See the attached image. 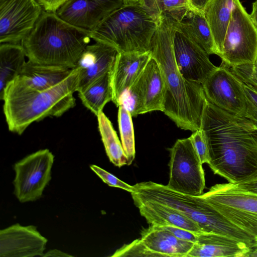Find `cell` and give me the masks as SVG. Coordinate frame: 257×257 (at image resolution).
Listing matches in <instances>:
<instances>
[{"label": "cell", "mask_w": 257, "mask_h": 257, "mask_svg": "<svg viewBox=\"0 0 257 257\" xmlns=\"http://www.w3.org/2000/svg\"><path fill=\"white\" fill-rule=\"evenodd\" d=\"M200 128L214 174L233 184L257 178V126L252 121L207 100Z\"/></svg>", "instance_id": "1"}, {"label": "cell", "mask_w": 257, "mask_h": 257, "mask_svg": "<svg viewBox=\"0 0 257 257\" xmlns=\"http://www.w3.org/2000/svg\"><path fill=\"white\" fill-rule=\"evenodd\" d=\"M175 23L165 15L159 19L150 51L164 80L163 112L178 127L193 132L200 128L207 98L202 84L186 80L176 64L173 49Z\"/></svg>", "instance_id": "2"}, {"label": "cell", "mask_w": 257, "mask_h": 257, "mask_svg": "<svg viewBox=\"0 0 257 257\" xmlns=\"http://www.w3.org/2000/svg\"><path fill=\"white\" fill-rule=\"evenodd\" d=\"M79 70L75 67L63 81L40 90L26 84L19 76L9 83L0 98L10 131L22 135L32 123L49 116L58 117L73 107Z\"/></svg>", "instance_id": "3"}, {"label": "cell", "mask_w": 257, "mask_h": 257, "mask_svg": "<svg viewBox=\"0 0 257 257\" xmlns=\"http://www.w3.org/2000/svg\"><path fill=\"white\" fill-rule=\"evenodd\" d=\"M90 39V32L68 23L55 13L43 11L21 44L29 60L73 69Z\"/></svg>", "instance_id": "4"}, {"label": "cell", "mask_w": 257, "mask_h": 257, "mask_svg": "<svg viewBox=\"0 0 257 257\" xmlns=\"http://www.w3.org/2000/svg\"><path fill=\"white\" fill-rule=\"evenodd\" d=\"M134 193L177 210L206 233L231 237L251 244L253 238L238 228L200 196H192L174 191L167 185L145 181L134 185Z\"/></svg>", "instance_id": "5"}, {"label": "cell", "mask_w": 257, "mask_h": 257, "mask_svg": "<svg viewBox=\"0 0 257 257\" xmlns=\"http://www.w3.org/2000/svg\"><path fill=\"white\" fill-rule=\"evenodd\" d=\"M158 21L139 4H124L90 32L91 38L114 47L119 52L150 51Z\"/></svg>", "instance_id": "6"}, {"label": "cell", "mask_w": 257, "mask_h": 257, "mask_svg": "<svg viewBox=\"0 0 257 257\" xmlns=\"http://www.w3.org/2000/svg\"><path fill=\"white\" fill-rule=\"evenodd\" d=\"M201 196L257 243V195L239 190L229 182L216 184Z\"/></svg>", "instance_id": "7"}, {"label": "cell", "mask_w": 257, "mask_h": 257, "mask_svg": "<svg viewBox=\"0 0 257 257\" xmlns=\"http://www.w3.org/2000/svg\"><path fill=\"white\" fill-rule=\"evenodd\" d=\"M220 57L229 66L254 64L257 60V29L239 0H233Z\"/></svg>", "instance_id": "8"}, {"label": "cell", "mask_w": 257, "mask_h": 257, "mask_svg": "<svg viewBox=\"0 0 257 257\" xmlns=\"http://www.w3.org/2000/svg\"><path fill=\"white\" fill-rule=\"evenodd\" d=\"M169 150V180L167 186L185 194L202 195L205 187L203 164L190 137L177 140Z\"/></svg>", "instance_id": "9"}, {"label": "cell", "mask_w": 257, "mask_h": 257, "mask_svg": "<svg viewBox=\"0 0 257 257\" xmlns=\"http://www.w3.org/2000/svg\"><path fill=\"white\" fill-rule=\"evenodd\" d=\"M54 160L52 153L46 149L26 156L14 165V193L19 201H34L41 197L51 179Z\"/></svg>", "instance_id": "10"}, {"label": "cell", "mask_w": 257, "mask_h": 257, "mask_svg": "<svg viewBox=\"0 0 257 257\" xmlns=\"http://www.w3.org/2000/svg\"><path fill=\"white\" fill-rule=\"evenodd\" d=\"M202 85L208 101L228 112L245 117L244 91L239 79L229 66L222 62Z\"/></svg>", "instance_id": "11"}, {"label": "cell", "mask_w": 257, "mask_h": 257, "mask_svg": "<svg viewBox=\"0 0 257 257\" xmlns=\"http://www.w3.org/2000/svg\"><path fill=\"white\" fill-rule=\"evenodd\" d=\"M36 0H0V42L21 44L43 10Z\"/></svg>", "instance_id": "12"}, {"label": "cell", "mask_w": 257, "mask_h": 257, "mask_svg": "<svg viewBox=\"0 0 257 257\" xmlns=\"http://www.w3.org/2000/svg\"><path fill=\"white\" fill-rule=\"evenodd\" d=\"M173 49L178 68L189 81L202 84L217 68L210 61L209 55L202 47L177 29Z\"/></svg>", "instance_id": "13"}, {"label": "cell", "mask_w": 257, "mask_h": 257, "mask_svg": "<svg viewBox=\"0 0 257 257\" xmlns=\"http://www.w3.org/2000/svg\"><path fill=\"white\" fill-rule=\"evenodd\" d=\"M124 4V0H68L55 13L68 23L91 32Z\"/></svg>", "instance_id": "14"}, {"label": "cell", "mask_w": 257, "mask_h": 257, "mask_svg": "<svg viewBox=\"0 0 257 257\" xmlns=\"http://www.w3.org/2000/svg\"><path fill=\"white\" fill-rule=\"evenodd\" d=\"M47 242L36 226L17 223L0 230V256H42Z\"/></svg>", "instance_id": "15"}, {"label": "cell", "mask_w": 257, "mask_h": 257, "mask_svg": "<svg viewBox=\"0 0 257 257\" xmlns=\"http://www.w3.org/2000/svg\"><path fill=\"white\" fill-rule=\"evenodd\" d=\"M118 52L114 47L101 42L88 45L75 67L79 70L77 91H81L109 71Z\"/></svg>", "instance_id": "16"}, {"label": "cell", "mask_w": 257, "mask_h": 257, "mask_svg": "<svg viewBox=\"0 0 257 257\" xmlns=\"http://www.w3.org/2000/svg\"><path fill=\"white\" fill-rule=\"evenodd\" d=\"M152 57L147 52H118L111 69L112 101L118 107L120 100L139 77Z\"/></svg>", "instance_id": "17"}, {"label": "cell", "mask_w": 257, "mask_h": 257, "mask_svg": "<svg viewBox=\"0 0 257 257\" xmlns=\"http://www.w3.org/2000/svg\"><path fill=\"white\" fill-rule=\"evenodd\" d=\"M139 238L148 256L187 257L195 243L177 238L161 227L150 225Z\"/></svg>", "instance_id": "18"}, {"label": "cell", "mask_w": 257, "mask_h": 257, "mask_svg": "<svg viewBox=\"0 0 257 257\" xmlns=\"http://www.w3.org/2000/svg\"><path fill=\"white\" fill-rule=\"evenodd\" d=\"M131 194L141 215L150 225L173 226L198 234L206 233L197 223L172 207Z\"/></svg>", "instance_id": "19"}, {"label": "cell", "mask_w": 257, "mask_h": 257, "mask_svg": "<svg viewBox=\"0 0 257 257\" xmlns=\"http://www.w3.org/2000/svg\"><path fill=\"white\" fill-rule=\"evenodd\" d=\"M251 245L226 236L203 233L187 257H247Z\"/></svg>", "instance_id": "20"}, {"label": "cell", "mask_w": 257, "mask_h": 257, "mask_svg": "<svg viewBox=\"0 0 257 257\" xmlns=\"http://www.w3.org/2000/svg\"><path fill=\"white\" fill-rule=\"evenodd\" d=\"M73 69L39 64L28 60L18 76L31 87L44 90L55 87L63 81L71 74Z\"/></svg>", "instance_id": "21"}, {"label": "cell", "mask_w": 257, "mask_h": 257, "mask_svg": "<svg viewBox=\"0 0 257 257\" xmlns=\"http://www.w3.org/2000/svg\"><path fill=\"white\" fill-rule=\"evenodd\" d=\"M175 26L208 55L218 56L211 30L203 12L190 8L181 22H176Z\"/></svg>", "instance_id": "22"}, {"label": "cell", "mask_w": 257, "mask_h": 257, "mask_svg": "<svg viewBox=\"0 0 257 257\" xmlns=\"http://www.w3.org/2000/svg\"><path fill=\"white\" fill-rule=\"evenodd\" d=\"M144 72L145 82V113L164 111L165 86L160 67L152 56L146 65Z\"/></svg>", "instance_id": "23"}, {"label": "cell", "mask_w": 257, "mask_h": 257, "mask_svg": "<svg viewBox=\"0 0 257 257\" xmlns=\"http://www.w3.org/2000/svg\"><path fill=\"white\" fill-rule=\"evenodd\" d=\"M233 0H210L203 11L220 56L233 9Z\"/></svg>", "instance_id": "24"}, {"label": "cell", "mask_w": 257, "mask_h": 257, "mask_svg": "<svg viewBox=\"0 0 257 257\" xmlns=\"http://www.w3.org/2000/svg\"><path fill=\"white\" fill-rule=\"evenodd\" d=\"M26 57L21 44H1L0 95L7 85L19 75L26 62Z\"/></svg>", "instance_id": "25"}, {"label": "cell", "mask_w": 257, "mask_h": 257, "mask_svg": "<svg viewBox=\"0 0 257 257\" xmlns=\"http://www.w3.org/2000/svg\"><path fill=\"white\" fill-rule=\"evenodd\" d=\"M111 69L78 92L83 105L96 116L102 111L105 104L112 101Z\"/></svg>", "instance_id": "26"}, {"label": "cell", "mask_w": 257, "mask_h": 257, "mask_svg": "<svg viewBox=\"0 0 257 257\" xmlns=\"http://www.w3.org/2000/svg\"><path fill=\"white\" fill-rule=\"evenodd\" d=\"M98 129L106 153L110 161L115 166L127 165V159L112 124L102 111L97 116Z\"/></svg>", "instance_id": "27"}, {"label": "cell", "mask_w": 257, "mask_h": 257, "mask_svg": "<svg viewBox=\"0 0 257 257\" xmlns=\"http://www.w3.org/2000/svg\"><path fill=\"white\" fill-rule=\"evenodd\" d=\"M139 4L157 21L165 15L180 22L191 8L188 0H140Z\"/></svg>", "instance_id": "28"}, {"label": "cell", "mask_w": 257, "mask_h": 257, "mask_svg": "<svg viewBox=\"0 0 257 257\" xmlns=\"http://www.w3.org/2000/svg\"><path fill=\"white\" fill-rule=\"evenodd\" d=\"M239 79L246 100L245 117L257 126V82L243 65L229 66Z\"/></svg>", "instance_id": "29"}, {"label": "cell", "mask_w": 257, "mask_h": 257, "mask_svg": "<svg viewBox=\"0 0 257 257\" xmlns=\"http://www.w3.org/2000/svg\"><path fill=\"white\" fill-rule=\"evenodd\" d=\"M132 116L122 105L118 106V123L121 143L127 159V165H130L135 158V142Z\"/></svg>", "instance_id": "30"}, {"label": "cell", "mask_w": 257, "mask_h": 257, "mask_svg": "<svg viewBox=\"0 0 257 257\" xmlns=\"http://www.w3.org/2000/svg\"><path fill=\"white\" fill-rule=\"evenodd\" d=\"M145 82L144 70L121 97L119 105H123L136 117L145 113Z\"/></svg>", "instance_id": "31"}, {"label": "cell", "mask_w": 257, "mask_h": 257, "mask_svg": "<svg viewBox=\"0 0 257 257\" xmlns=\"http://www.w3.org/2000/svg\"><path fill=\"white\" fill-rule=\"evenodd\" d=\"M90 168L105 183L107 184L108 186L124 190L131 193L134 191L135 188L134 185L131 186L124 182L101 168L95 165H90Z\"/></svg>", "instance_id": "32"}, {"label": "cell", "mask_w": 257, "mask_h": 257, "mask_svg": "<svg viewBox=\"0 0 257 257\" xmlns=\"http://www.w3.org/2000/svg\"><path fill=\"white\" fill-rule=\"evenodd\" d=\"M190 138L201 163L207 164L209 161L208 149L202 130L200 128L193 132Z\"/></svg>", "instance_id": "33"}, {"label": "cell", "mask_w": 257, "mask_h": 257, "mask_svg": "<svg viewBox=\"0 0 257 257\" xmlns=\"http://www.w3.org/2000/svg\"><path fill=\"white\" fill-rule=\"evenodd\" d=\"M163 228L167 229L171 232L177 238L196 243L198 235L200 234H196L189 230L175 227L173 226H157Z\"/></svg>", "instance_id": "34"}, {"label": "cell", "mask_w": 257, "mask_h": 257, "mask_svg": "<svg viewBox=\"0 0 257 257\" xmlns=\"http://www.w3.org/2000/svg\"><path fill=\"white\" fill-rule=\"evenodd\" d=\"M232 184L235 188L239 190L257 195V178Z\"/></svg>", "instance_id": "35"}, {"label": "cell", "mask_w": 257, "mask_h": 257, "mask_svg": "<svg viewBox=\"0 0 257 257\" xmlns=\"http://www.w3.org/2000/svg\"><path fill=\"white\" fill-rule=\"evenodd\" d=\"M45 11L56 12L68 0H36Z\"/></svg>", "instance_id": "36"}, {"label": "cell", "mask_w": 257, "mask_h": 257, "mask_svg": "<svg viewBox=\"0 0 257 257\" xmlns=\"http://www.w3.org/2000/svg\"><path fill=\"white\" fill-rule=\"evenodd\" d=\"M191 8L203 12L205 7L210 0H188Z\"/></svg>", "instance_id": "37"}, {"label": "cell", "mask_w": 257, "mask_h": 257, "mask_svg": "<svg viewBox=\"0 0 257 257\" xmlns=\"http://www.w3.org/2000/svg\"><path fill=\"white\" fill-rule=\"evenodd\" d=\"M43 257L46 256H72L71 255L68 254L58 249H52L44 253L43 256Z\"/></svg>", "instance_id": "38"}, {"label": "cell", "mask_w": 257, "mask_h": 257, "mask_svg": "<svg viewBox=\"0 0 257 257\" xmlns=\"http://www.w3.org/2000/svg\"><path fill=\"white\" fill-rule=\"evenodd\" d=\"M242 65H243L250 74L257 80V60L254 64Z\"/></svg>", "instance_id": "39"}, {"label": "cell", "mask_w": 257, "mask_h": 257, "mask_svg": "<svg viewBox=\"0 0 257 257\" xmlns=\"http://www.w3.org/2000/svg\"><path fill=\"white\" fill-rule=\"evenodd\" d=\"M249 16L253 25L257 29V0L252 3V11Z\"/></svg>", "instance_id": "40"}, {"label": "cell", "mask_w": 257, "mask_h": 257, "mask_svg": "<svg viewBox=\"0 0 257 257\" xmlns=\"http://www.w3.org/2000/svg\"><path fill=\"white\" fill-rule=\"evenodd\" d=\"M247 257H257V243L254 242L252 243Z\"/></svg>", "instance_id": "41"}, {"label": "cell", "mask_w": 257, "mask_h": 257, "mask_svg": "<svg viewBox=\"0 0 257 257\" xmlns=\"http://www.w3.org/2000/svg\"><path fill=\"white\" fill-rule=\"evenodd\" d=\"M125 4H134L139 3L140 0H124Z\"/></svg>", "instance_id": "42"}, {"label": "cell", "mask_w": 257, "mask_h": 257, "mask_svg": "<svg viewBox=\"0 0 257 257\" xmlns=\"http://www.w3.org/2000/svg\"><path fill=\"white\" fill-rule=\"evenodd\" d=\"M243 66H244V65H243ZM245 69H246V68H245ZM248 73H249V72H248ZM249 74H250V73H249ZM252 78H253L255 80V81L257 82V80H256V79H255V78H254L252 76Z\"/></svg>", "instance_id": "43"}]
</instances>
